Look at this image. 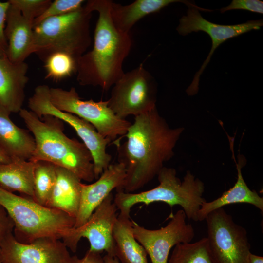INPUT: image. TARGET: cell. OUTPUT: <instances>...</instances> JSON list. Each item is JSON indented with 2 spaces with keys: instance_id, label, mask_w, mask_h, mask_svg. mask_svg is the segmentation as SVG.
Segmentation results:
<instances>
[{
  "instance_id": "6da1fadb",
  "label": "cell",
  "mask_w": 263,
  "mask_h": 263,
  "mask_svg": "<svg viewBox=\"0 0 263 263\" xmlns=\"http://www.w3.org/2000/svg\"><path fill=\"white\" fill-rule=\"evenodd\" d=\"M171 128L159 114L156 107L135 116L123 137L113 143L117 147L118 161L125 167L126 176L121 191L133 192L150 182L173 155V149L183 132Z\"/></svg>"
},
{
  "instance_id": "7a4b0ae2",
  "label": "cell",
  "mask_w": 263,
  "mask_h": 263,
  "mask_svg": "<svg viewBox=\"0 0 263 263\" xmlns=\"http://www.w3.org/2000/svg\"><path fill=\"white\" fill-rule=\"evenodd\" d=\"M112 0H88L85 7L98 15L93 49L76 59L77 81L82 86L111 88L124 72L123 64L132 45L129 33L118 30L111 15Z\"/></svg>"
},
{
  "instance_id": "3957f363",
  "label": "cell",
  "mask_w": 263,
  "mask_h": 263,
  "mask_svg": "<svg viewBox=\"0 0 263 263\" xmlns=\"http://www.w3.org/2000/svg\"><path fill=\"white\" fill-rule=\"evenodd\" d=\"M19 114L35 141V149L29 161L50 162L86 182L95 179L90 151L83 142L64 133L63 121L51 115L39 118L31 111L23 108Z\"/></svg>"
},
{
  "instance_id": "277c9868",
  "label": "cell",
  "mask_w": 263,
  "mask_h": 263,
  "mask_svg": "<svg viewBox=\"0 0 263 263\" xmlns=\"http://www.w3.org/2000/svg\"><path fill=\"white\" fill-rule=\"evenodd\" d=\"M0 205L12 220L13 234L19 242L29 244L41 238L61 240L73 227L75 219L61 210L43 206L24 195L0 187Z\"/></svg>"
},
{
  "instance_id": "5b68a950",
  "label": "cell",
  "mask_w": 263,
  "mask_h": 263,
  "mask_svg": "<svg viewBox=\"0 0 263 263\" xmlns=\"http://www.w3.org/2000/svg\"><path fill=\"white\" fill-rule=\"evenodd\" d=\"M159 184L155 188L138 193L117 191L113 201L119 214L130 216L131 208L136 204L148 205L154 202L165 203L171 207L179 205L187 217L198 221V213L206 202L203 197L205 190L203 182L189 171L181 181L176 176V170L163 167L157 174Z\"/></svg>"
},
{
  "instance_id": "8992f818",
  "label": "cell",
  "mask_w": 263,
  "mask_h": 263,
  "mask_svg": "<svg viewBox=\"0 0 263 263\" xmlns=\"http://www.w3.org/2000/svg\"><path fill=\"white\" fill-rule=\"evenodd\" d=\"M92 12L85 6L65 15L48 18L33 28L34 53L42 60L58 52L75 58L91 44Z\"/></svg>"
},
{
  "instance_id": "52a82bcc",
  "label": "cell",
  "mask_w": 263,
  "mask_h": 263,
  "mask_svg": "<svg viewBox=\"0 0 263 263\" xmlns=\"http://www.w3.org/2000/svg\"><path fill=\"white\" fill-rule=\"evenodd\" d=\"M50 98L56 108L90 123L102 136L111 142L115 141L118 136L123 138L132 124L116 116L109 107L108 100H83L74 87L69 90L50 88Z\"/></svg>"
},
{
  "instance_id": "ba28073f",
  "label": "cell",
  "mask_w": 263,
  "mask_h": 263,
  "mask_svg": "<svg viewBox=\"0 0 263 263\" xmlns=\"http://www.w3.org/2000/svg\"><path fill=\"white\" fill-rule=\"evenodd\" d=\"M205 220L213 263H250V244L244 228L223 207L209 213Z\"/></svg>"
},
{
  "instance_id": "9c48e42d",
  "label": "cell",
  "mask_w": 263,
  "mask_h": 263,
  "mask_svg": "<svg viewBox=\"0 0 263 263\" xmlns=\"http://www.w3.org/2000/svg\"><path fill=\"white\" fill-rule=\"evenodd\" d=\"M28 105L39 118L51 115L66 122L74 129L92 155L95 179H98L110 164L112 157L107 152L106 148L111 141L102 136L90 123L54 107L50 101V88L47 85H39L35 88Z\"/></svg>"
},
{
  "instance_id": "30bf717a",
  "label": "cell",
  "mask_w": 263,
  "mask_h": 263,
  "mask_svg": "<svg viewBox=\"0 0 263 263\" xmlns=\"http://www.w3.org/2000/svg\"><path fill=\"white\" fill-rule=\"evenodd\" d=\"M111 88L108 105L120 118L136 116L156 107L155 80L142 64L124 73Z\"/></svg>"
},
{
  "instance_id": "8fae6325",
  "label": "cell",
  "mask_w": 263,
  "mask_h": 263,
  "mask_svg": "<svg viewBox=\"0 0 263 263\" xmlns=\"http://www.w3.org/2000/svg\"><path fill=\"white\" fill-rule=\"evenodd\" d=\"M118 209L110 194L94 211L88 220L80 227L70 229L62 239V242L72 252L76 251L82 238L90 243L89 250L114 256L113 229L116 221Z\"/></svg>"
},
{
  "instance_id": "7c38bea8",
  "label": "cell",
  "mask_w": 263,
  "mask_h": 263,
  "mask_svg": "<svg viewBox=\"0 0 263 263\" xmlns=\"http://www.w3.org/2000/svg\"><path fill=\"white\" fill-rule=\"evenodd\" d=\"M183 210L171 214L170 220L164 227L149 229L133 221V232L136 241L143 247L152 263H168L170 251L180 243H190L194 229L186 221Z\"/></svg>"
},
{
  "instance_id": "4fadbf2b",
  "label": "cell",
  "mask_w": 263,
  "mask_h": 263,
  "mask_svg": "<svg viewBox=\"0 0 263 263\" xmlns=\"http://www.w3.org/2000/svg\"><path fill=\"white\" fill-rule=\"evenodd\" d=\"M263 25V20H249L231 25L217 24L203 18L198 9L189 7L186 16L179 20L176 28L178 33L185 36L192 32L203 31L207 33L212 40V47L206 59L194 75L192 82L187 89L188 95L196 94L198 91L200 76L210 60L216 49L222 43L252 30H258Z\"/></svg>"
},
{
  "instance_id": "5bb4252c",
  "label": "cell",
  "mask_w": 263,
  "mask_h": 263,
  "mask_svg": "<svg viewBox=\"0 0 263 263\" xmlns=\"http://www.w3.org/2000/svg\"><path fill=\"white\" fill-rule=\"evenodd\" d=\"M71 258L63 242L52 237L24 244L12 233L0 246V263H70Z\"/></svg>"
},
{
  "instance_id": "9a60e30c",
  "label": "cell",
  "mask_w": 263,
  "mask_h": 263,
  "mask_svg": "<svg viewBox=\"0 0 263 263\" xmlns=\"http://www.w3.org/2000/svg\"><path fill=\"white\" fill-rule=\"evenodd\" d=\"M126 176L124 165L117 162L110 164L95 182L90 184L82 183L80 204L74 227L85 224L113 189L121 191Z\"/></svg>"
},
{
  "instance_id": "2e32d148",
  "label": "cell",
  "mask_w": 263,
  "mask_h": 263,
  "mask_svg": "<svg viewBox=\"0 0 263 263\" xmlns=\"http://www.w3.org/2000/svg\"><path fill=\"white\" fill-rule=\"evenodd\" d=\"M28 68L25 61L13 63L7 56L0 57V106L10 113L22 109Z\"/></svg>"
},
{
  "instance_id": "e0dca14e",
  "label": "cell",
  "mask_w": 263,
  "mask_h": 263,
  "mask_svg": "<svg viewBox=\"0 0 263 263\" xmlns=\"http://www.w3.org/2000/svg\"><path fill=\"white\" fill-rule=\"evenodd\" d=\"M4 32L8 45L7 57L10 61L24 62L34 53L33 23L10 4L7 11Z\"/></svg>"
},
{
  "instance_id": "ac0fdd59",
  "label": "cell",
  "mask_w": 263,
  "mask_h": 263,
  "mask_svg": "<svg viewBox=\"0 0 263 263\" xmlns=\"http://www.w3.org/2000/svg\"><path fill=\"white\" fill-rule=\"evenodd\" d=\"M10 114L0 106V149L12 161H29L35 149L34 138L29 131L15 124Z\"/></svg>"
},
{
  "instance_id": "d6986e66",
  "label": "cell",
  "mask_w": 263,
  "mask_h": 263,
  "mask_svg": "<svg viewBox=\"0 0 263 263\" xmlns=\"http://www.w3.org/2000/svg\"><path fill=\"white\" fill-rule=\"evenodd\" d=\"M182 2L187 6L200 9L193 4L180 0H136L132 3L123 5L112 1L111 15L115 27L120 31L129 33L132 27L141 19L151 13L159 12L169 5Z\"/></svg>"
},
{
  "instance_id": "ffe728a7",
  "label": "cell",
  "mask_w": 263,
  "mask_h": 263,
  "mask_svg": "<svg viewBox=\"0 0 263 263\" xmlns=\"http://www.w3.org/2000/svg\"><path fill=\"white\" fill-rule=\"evenodd\" d=\"M56 178L46 207L65 212L75 219L79 209L81 180L70 171L56 166Z\"/></svg>"
},
{
  "instance_id": "44dd1931",
  "label": "cell",
  "mask_w": 263,
  "mask_h": 263,
  "mask_svg": "<svg viewBox=\"0 0 263 263\" xmlns=\"http://www.w3.org/2000/svg\"><path fill=\"white\" fill-rule=\"evenodd\" d=\"M113 235L114 255L120 263H148L146 250L134 238L130 216L118 215Z\"/></svg>"
},
{
  "instance_id": "7402d4cb",
  "label": "cell",
  "mask_w": 263,
  "mask_h": 263,
  "mask_svg": "<svg viewBox=\"0 0 263 263\" xmlns=\"http://www.w3.org/2000/svg\"><path fill=\"white\" fill-rule=\"evenodd\" d=\"M236 162L237 179L232 188L224 192L219 198L210 202H205L198 213V221L205 220L212 211L229 204L247 203L251 204L263 211V198L255 190H251L243 177L242 163Z\"/></svg>"
},
{
  "instance_id": "603a6c76",
  "label": "cell",
  "mask_w": 263,
  "mask_h": 263,
  "mask_svg": "<svg viewBox=\"0 0 263 263\" xmlns=\"http://www.w3.org/2000/svg\"><path fill=\"white\" fill-rule=\"evenodd\" d=\"M35 163L15 160L0 163V187L10 192H18L33 199Z\"/></svg>"
},
{
  "instance_id": "cb8c5ba5",
  "label": "cell",
  "mask_w": 263,
  "mask_h": 263,
  "mask_svg": "<svg viewBox=\"0 0 263 263\" xmlns=\"http://www.w3.org/2000/svg\"><path fill=\"white\" fill-rule=\"evenodd\" d=\"M34 163L33 200L46 206L56 181V166L44 161Z\"/></svg>"
},
{
  "instance_id": "d4e9b609",
  "label": "cell",
  "mask_w": 263,
  "mask_h": 263,
  "mask_svg": "<svg viewBox=\"0 0 263 263\" xmlns=\"http://www.w3.org/2000/svg\"><path fill=\"white\" fill-rule=\"evenodd\" d=\"M168 263H213L207 238H203L194 243L176 244Z\"/></svg>"
},
{
  "instance_id": "484cf974",
  "label": "cell",
  "mask_w": 263,
  "mask_h": 263,
  "mask_svg": "<svg viewBox=\"0 0 263 263\" xmlns=\"http://www.w3.org/2000/svg\"><path fill=\"white\" fill-rule=\"evenodd\" d=\"M76 58L61 52L54 53L44 61L46 78L58 81L71 76L76 71Z\"/></svg>"
},
{
  "instance_id": "4316f807",
  "label": "cell",
  "mask_w": 263,
  "mask_h": 263,
  "mask_svg": "<svg viewBox=\"0 0 263 263\" xmlns=\"http://www.w3.org/2000/svg\"><path fill=\"white\" fill-rule=\"evenodd\" d=\"M83 0H55L45 11L33 21V28L44 20L51 17L76 11L83 7Z\"/></svg>"
},
{
  "instance_id": "83f0119b",
  "label": "cell",
  "mask_w": 263,
  "mask_h": 263,
  "mask_svg": "<svg viewBox=\"0 0 263 263\" xmlns=\"http://www.w3.org/2000/svg\"><path fill=\"white\" fill-rule=\"evenodd\" d=\"M7 1L18 8L22 16L33 24L34 20L45 11L52 2L50 0H9Z\"/></svg>"
},
{
  "instance_id": "f1b7e54d",
  "label": "cell",
  "mask_w": 263,
  "mask_h": 263,
  "mask_svg": "<svg viewBox=\"0 0 263 263\" xmlns=\"http://www.w3.org/2000/svg\"><path fill=\"white\" fill-rule=\"evenodd\" d=\"M244 10L263 13V2L259 0H233L226 7L220 9L222 13L231 10Z\"/></svg>"
},
{
  "instance_id": "f546056e",
  "label": "cell",
  "mask_w": 263,
  "mask_h": 263,
  "mask_svg": "<svg viewBox=\"0 0 263 263\" xmlns=\"http://www.w3.org/2000/svg\"><path fill=\"white\" fill-rule=\"evenodd\" d=\"M10 4L0 1V57L7 56V42L5 35L6 14Z\"/></svg>"
},
{
  "instance_id": "4dcf8cb0",
  "label": "cell",
  "mask_w": 263,
  "mask_h": 263,
  "mask_svg": "<svg viewBox=\"0 0 263 263\" xmlns=\"http://www.w3.org/2000/svg\"><path fill=\"white\" fill-rule=\"evenodd\" d=\"M14 223L5 208L0 205V246L5 238L13 233Z\"/></svg>"
},
{
  "instance_id": "1f68e13d",
  "label": "cell",
  "mask_w": 263,
  "mask_h": 263,
  "mask_svg": "<svg viewBox=\"0 0 263 263\" xmlns=\"http://www.w3.org/2000/svg\"><path fill=\"white\" fill-rule=\"evenodd\" d=\"M100 254L89 249L82 258L76 256H72L70 263H103V259Z\"/></svg>"
},
{
  "instance_id": "d6a6232c",
  "label": "cell",
  "mask_w": 263,
  "mask_h": 263,
  "mask_svg": "<svg viewBox=\"0 0 263 263\" xmlns=\"http://www.w3.org/2000/svg\"><path fill=\"white\" fill-rule=\"evenodd\" d=\"M103 263H120L118 259L114 256L106 254L103 257Z\"/></svg>"
},
{
  "instance_id": "836d02e7",
  "label": "cell",
  "mask_w": 263,
  "mask_h": 263,
  "mask_svg": "<svg viewBox=\"0 0 263 263\" xmlns=\"http://www.w3.org/2000/svg\"><path fill=\"white\" fill-rule=\"evenodd\" d=\"M250 263H263V257L251 253Z\"/></svg>"
},
{
  "instance_id": "e575fe53",
  "label": "cell",
  "mask_w": 263,
  "mask_h": 263,
  "mask_svg": "<svg viewBox=\"0 0 263 263\" xmlns=\"http://www.w3.org/2000/svg\"><path fill=\"white\" fill-rule=\"evenodd\" d=\"M12 160L0 149V163H8Z\"/></svg>"
}]
</instances>
